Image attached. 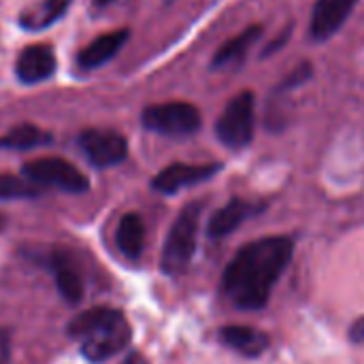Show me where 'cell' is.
Masks as SVG:
<instances>
[{"label":"cell","mask_w":364,"mask_h":364,"mask_svg":"<svg viewBox=\"0 0 364 364\" xmlns=\"http://www.w3.org/2000/svg\"><path fill=\"white\" fill-rule=\"evenodd\" d=\"M128 36H130L128 30H115V32L98 36L79 53V64L83 68H98V66L107 64L111 58L117 55V51L124 47Z\"/></svg>","instance_id":"13"},{"label":"cell","mask_w":364,"mask_h":364,"mask_svg":"<svg viewBox=\"0 0 364 364\" xmlns=\"http://www.w3.org/2000/svg\"><path fill=\"white\" fill-rule=\"evenodd\" d=\"M79 145L87 156V160L98 168L115 166L128 156V143L115 130H98V128L85 130L79 136Z\"/></svg>","instance_id":"7"},{"label":"cell","mask_w":364,"mask_h":364,"mask_svg":"<svg viewBox=\"0 0 364 364\" xmlns=\"http://www.w3.org/2000/svg\"><path fill=\"white\" fill-rule=\"evenodd\" d=\"M11 363V333L0 328V364Z\"/></svg>","instance_id":"20"},{"label":"cell","mask_w":364,"mask_h":364,"mask_svg":"<svg viewBox=\"0 0 364 364\" xmlns=\"http://www.w3.org/2000/svg\"><path fill=\"white\" fill-rule=\"evenodd\" d=\"M220 168L222 164H171L154 177L151 186L162 194H175L183 188L211 179Z\"/></svg>","instance_id":"8"},{"label":"cell","mask_w":364,"mask_h":364,"mask_svg":"<svg viewBox=\"0 0 364 364\" xmlns=\"http://www.w3.org/2000/svg\"><path fill=\"white\" fill-rule=\"evenodd\" d=\"M350 337H352V341H354V343H364V318L363 320H358V322L352 326Z\"/></svg>","instance_id":"21"},{"label":"cell","mask_w":364,"mask_h":364,"mask_svg":"<svg viewBox=\"0 0 364 364\" xmlns=\"http://www.w3.org/2000/svg\"><path fill=\"white\" fill-rule=\"evenodd\" d=\"M200 215H203V203H190L175 220L164 241V250L160 258V267L166 275H179L192 262V256L196 252Z\"/></svg>","instance_id":"3"},{"label":"cell","mask_w":364,"mask_h":364,"mask_svg":"<svg viewBox=\"0 0 364 364\" xmlns=\"http://www.w3.org/2000/svg\"><path fill=\"white\" fill-rule=\"evenodd\" d=\"M49 262H51V271H53L62 299L70 305H77L83 296V282H81L79 271L75 269L70 258L62 252H53Z\"/></svg>","instance_id":"14"},{"label":"cell","mask_w":364,"mask_h":364,"mask_svg":"<svg viewBox=\"0 0 364 364\" xmlns=\"http://www.w3.org/2000/svg\"><path fill=\"white\" fill-rule=\"evenodd\" d=\"M0 228H2V218H0Z\"/></svg>","instance_id":"24"},{"label":"cell","mask_w":364,"mask_h":364,"mask_svg":"<svg viewBox=\"0 0 364 364\" xmlns=\"http://www.w3.org/2000/svg\"><path fill=\"white\" fill-rule=\"evenodd\" d=\"M49 143H51V134L32 124L15 126L6 134L0 136V149H13V151L34 149V147H43Z\"/></svg>","instance_id":"17"},{"label":"cell","mask_w":364,"mask_h":364,"mask_svg":"<svg viewBox=\"0 0 364 364\" xmlns=\"http://www.w3.org/2000/svg\"><path fill=\"white\" fill-rule=\"evenodd\" d=\"M23 177L38 188H58L62 192L81 194L90 188L87 177L62 158H38L23 164Z\"/></svg>","instance_id":"6"},{"label":"cell","mask_w":364,"mask_h":364,"mask_svg":"<svg viewBox=\"0 0 364 364\" xmlns=\"http://www.w3.org/2000/svg\"><path fill=\"white\" fill-rule=\"evenodd\" d=\"M260 32H262L260 26L245 28L241 34H237L235 38H230L228 43H224V45L218 49V53H215L211 66H213V68H228V66H232V64H239V62L247 55L250 47L258 41Z\"/></svg>","instance_id":"16"},{"label":"cell","mask_w":364,"mask_h":364,"mask_svg":"<svg viewBox=\"0 0 364 364\" xmlns=\"http://www.w3.org/2000/svg\"><path fill=\"white\" fill-rule=\"evenodd\" d=\"M55 70V55L45 45H30L17 58V77L23 83H38Z\"/></svg>","instance_id":"10"},{"label":"cell","mask_w":364,"mask_h":364,"mask_svg":"<svg viewBox=\"0 0 364 364\" xmlns=\"http://www.w3.org/2000/svg\"><path fill=\"white\" fill-rule=\"evenodd\" d=\"M220 341L222 346H226L228 350L247 356V358H256L262 352H267L269 348V337L256 328L250 326H224L220 328Z\"/></svg>","instance_id":"11"},{"label":"cell","mask_w":364,"mask_h":364,"mask_svg":"<svg viewBox=\"0 0 364 364\" xmlns=\"http://www.w3.org/2000/svg\"><path fill=\"white\" fill-rule=\"evenodd\" d=\"M96 4H100V6H107V4H111L113 0H94Z\"/></svg>","instance_id":"23"},{"label":"cell","mask_w":364,"mask_h":364,"mask_svg":"<svg viewBox=\"0 0 364 364\" xmlns=\"http://www.w3.org/2000/svg\"><path fill=\"white\" fill-rule=\"evenodd\" d=\"M262 207L241 200V198H232L230 203H226L222 209L215 211V215L209 220V237L211 239H222L226 235H230L232 230H237V226L241 222H245L250 215L258 213Z\"/></svg>","instance_id":"12"},{"label":"cell","mask_w":364,"mask_h":364,"mask_svg":"<svg viewBox=\"0 0 364 364\" xmlns=\"http://www.w3.org/2000/svg\"><path fill=\"white\" fill-rule=\"evenodd\" d=\"M294 254L288 237H262L237 252L222 275V288L228 301L245 311L267 307L271 292Z\"/></svg>","instance_id":"1"},{"label":"cell","mask_w":364,"mask_h":364,"mask_svg":"<svg viewBox=\"0 0 364 364\" xmlns=\"http://www.w3.org/2000/svg\"><path fill=\"white\" fill-rule=\"evenodd\" d=\"M68 335L81 343V352L92 363H102L128 348L132 331L122 311L111 307H94L68 324Z\"/></svg>","instance_id":"2"},{"label":"cell","mask_w":364,"mask_h":364,"mask_svg":"<svg viewBox=\"0 0 364 364\" xmlns=\"http://www.w3.org/2000/svg\"><path fill=\"white\" fill-rule=\"evenodd\" d=\"M254 94L252 92H241L237 94L226 109L222 111L215 132L218 139L230 147V149H243L252 143L254 139Z\"/></svg>","instance_id":"5"},{"label":"cell","mask_w":364,"mask_h":364,"mask_svg":"<svg viewBox=\"0 0 364 364\" xmlns=\"http://www.w3.org/2000/svg\"><path fill=\"white\" fill-rule=\"evenodd\" d=\"M124 364H147V360H145L141 354H130V356L124 360Z\"/></svg>","instance_id":"22"},{"label":"cell","mask_w":364,"mask_h":364,"mask_svg":"<svg viewBox=\"0 0 364 364\" xmlns=\"http://www.w3.org/2000/svg\"><path fill=\"white\" fill-rule=\"evenodd\" d=\"M70 0H45L41 6H36L32 13H26L21 17V23L30 30H41L47 28L49 23H53L66 9H68Z\"/></svg>","instance_id":"18"},{"label":"cell","mask_w":364,"mask_h":364,"mask_svg":"<svg viewBox=\"0 0 364 364\" xmlns=\"http://www.w3.org/2000/svg\"><path fill=\"white\" fill-rule=\"evenodd\" d=\"M117 247L126 258L136 260L145 247V224L141 220V215L136 213H126L119 220L117 226V235H115Z\"/></svg>","instance_id":"15"},{"label":"cell","mask_w":364,"mask_h":364,"mask_svg":"<svg viewBox=\"0 0 364 364\" xmlns=\"http://www.w3.org/2000/svg\"><path fill=\"white\" fill-rule=\"evenodd\" d=\"M358 0H318L311 11L309 32L318 41L331 38L352 15Z\"/></svg>","instance_id":"9"},{"label":"cell","mask_w":364,"mask_h":364,"mask_svg":"<svg viewBox=\"0 0 364 364\" xmlns=\"http://www.w3.org/2000/svg\"><path fill=\"white\" fill-rule=\"evenodd\" d=\"M43 188L28 181L26 177L0 175V200H17V198H34Z\"/></svg>","instance_id":"19"},{"label":"cell","mask_w":364,"mask_h":364,"mask_svg":"<svg viewBox=\"0 0 364 364\" xmlns=\"http://www.w3.org/2000/svg\"><path fill=\"white\" fill-rule=\"evenodd\" d=\"M200 124V111L190 102H162L143 111V126L164 136H190Z\"/></svg>","instance_id":"4"}]
</instances>
